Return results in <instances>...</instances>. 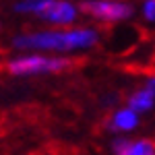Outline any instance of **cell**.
I'll use <instances>...</instances> for the list:
<instances>
[{
    "instance_id": "obj_5",
    "label": "cell",
    "mask_w": 155,
    "mask_h": 155,
    "mask_svg": "<svg viewBox=\"0 0 155 155\" xmlns=\"http://www.w3.org/2000/svg\"><path fill=\"white\" fill-rule=\"evenodd\" d=\"M139 126V114L137 112H132L130 107H118L114 114H112V118L107 120L106 128L110 132H130L134 130Z\"/></svg>"
},
{
    "instance_id": "obj_1",
    "label": "cell",
    "mask_w": 155,
    "mask_h": 155,
    "mask_svg": "<svg viewBox=\"0 0 155 155\" xmlns=\"http://www.w3.org/2000/svg\"><path fill=\"white\" fill-rule=\"evenodd\" d=\"M99 41V31L95 27H68V29H39L23 33L12 39L17 50H33L39 52H77L91 50Z\"/></svg>"
},
{
    "instance_id": "obj_9",
    "label": "cell",
    "mask_w": 155,
    "mask_h": 155,
    "mask_svg": "<svg viewBox=\"0 0 155 155\" xmlns=\"http://www.w3.org/2000/svg\"><path fill=\"white\" fill-rule=\"evenodd\" d=\"M130 145H132V141L124 139V137H116L112 141V153L114 155H130Z\"/></svg>"
},
{
    "instance_id": "obj_6",
    "label": "cell",
    "mask_w": 155,
    "mask_h": 155,
    "mask_svg": "<svg viewBox=\"0 0 155 155\" xmlns=\"http://www.w3.org/2000/svg\"><path fill=\"white\" fill-rule=\"evenodd\" d=\"M126 106L130 107L132 112H137V114H143V112H149V110H153L155 106V95L149 91V89H139V91H134L130 97H128V104Z\"/></svg>"
},
{
    "instance_id": "obj_3",
    "label": "cell",
    "mask_w": 155,
    "mask_h": 155,
    "mask_svg": "<svg viewBox=\"0 0 155 155\" xmlns=\"http://www.w3.org/2000/svg\"><path fill=\"white\" fill-rule=\"evenodd\" d=\"M85 12H89L93 19L107 21V23H120L130 19L134 8L128 2H118V0H87L81 4Z\"/></svg>"
},
{
    "instance_id": "obj_7",
    "label": "cell",
    "mask_w": 155,
    "mask_h": 155,
    "mask_svg": "<svg viewBox=\"0 0 155 155\" xmlns=\"http://www.w3.org/2000/svg\"><path fill=\"white\" fill-rule=\"evenodd\" d=\"M54 0H23V2H17L15 4V11L17 12H29V15H44L52 6Z\"/></svg>"
},
{
    "instance_id": "obj_8",
    "label": "cell",
    "mask_w": 155,
    "mask_h": 155,
    "mask_svg": "<svg viewBox=\"0 0 155 155\" xmlns=\"http://www.w3.org/2000/svg\"><path fill=\"white\" fill-rule=\"evenodd\" d=\"M130 155H155V143H153V141H149V139L132 141Z\"/></svg>"
},
{
    "instance_id": "obj_11",
    "label": "cell",
    "mask_w": 155,
    "mask_h": 155,
    "mask_svg": "<svg viewBox=\"0 0 155 155\" xmlns=\"http://www.w3.org/2000/svg\"><path fill=\"white\" fill-rule=\"evenodd\" d=\"M145 89H149V91L155 95V74L147 77V81H145Z\"/></svg>"
},
{
    "instance_id": "obj_2",
    "label": "cell",
    "mask_w": 155,
    "mask_h": 155,
    "mask_svg": "<svg viewBox=\"0 0 155 155\" xmlns=\"http://www.w3.org/2000/svg\"><path fill=\"white\" fill-rule=\"evenodd\" d=\"M71 66V60L64 56H41V54H27L8 60V72L19 77H31V74H50V72H62Z\"/></svg>"
},
{
    "instance_id": "obj_10",
    "label": "cell",
    "mask_w": 155,
    "mask_h": 155,
    "mask_svg": "<svg viewBox=\"0 0 155 155\" xmlns=\"http://www.w3.org/2000/svg\"><path fill=\"white\" fill-rule=\"evenodd\" d=\"M141 12H143V19L147 23H155V0H145Z\"/></svg>"
},
{
    "instance_id": "obj_4",
    "label": "cell",
    "mask_w": 155,
    "mask_h": 155,
    "mask_svg": "<svg viewBox=\"0 0 155 155\" xmlns=\"http://www.w3.org/2000/svg\"><path fill=\"white\" fill-rule=\"evenodd\" d=\"M39 19H44L46 23H52L54 27H60V29H68L72 23H77L79 19V6L74 2H68V0H54L52 6L44 12Z\"/></svg>"
}]
</instances>
